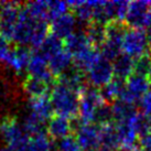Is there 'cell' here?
Wrapping results in <instances>:
<instances>
[{"mask_svg":"<svg viewBox=\"0 0 151 151\" xmlns=\"http://www.w3.org/2000/svg\"><path fill=\"white\" fill-rule=\"evenodd\" d=\"M101 91L93 86H86L80 94V109H78V119L84 124L94 122V117L97 108L103 105Z\"/></svg>","mask_w":151,"mask_h":151,"instance_id":"4","label":"cell"},{"mask_svg":"<svg viewBox=\"0 0 151 151\" xmlns=\"http://www.w3.org/2000/svg\"><path fill=\"white\" fill-rule=\"evenodd\" d=\"M85 33L94 47H101L106 40V25L92 22L85 28Z\"/></svg>","mask_w":151,"mask_h":151,"instance_id":"28","label":"cell"},{"mask_svg":"<svg viewBox=\"0 0 151 151\" xmlns=\"http://www.w3.org/2000/svg\"><path fill=\"white\" fill-rule=\"evenodd\" d=\"M150 127H151V117H150Z\"/></svg>","mask_w":151,"mask_h":151,"instance_id":"44","label":"cell"},{"mask_svg":"<svg viewBox=\"0 0 151 151\" xmlns=\"http://www.w3.org/2000/svg\"><path fill=\"white\" fill-rule=\"evenodd\" d=\"M150 65H151L150 53H148V54L142 55V56H140L138 59H136V61H134V74L147 76L148 77Z\"/></svg>","mask_w":151,"mask_h":151,"instance_id":"33","label":"cell"},{"mask_svg":"<svg viewBox=\"0 0 151 151\" xmlns=\"http://www.w3.org/2000/svg\"><path fill=\"white\" fill-rule=\"evenodd\" d=\"M23 89L30 98L46 96L51 89V85L34 77H28L23 82Z\"/></svg>","mask_w":151,"mask_h":151,"instance_id":"26","label":"cell"},{"mask_svg":"<svg viewBox=\"0 0 151 151\" xmlns=\"http://www.w3.org/2000/svg\"><path fill=\"white\" fill-rule=\"evenodd\" d=\"M28 109H29L28 111L35 115L44 122H49L54 114L49 95L37 97V98H30L28 101Z\"/></svg>","mask_w":151,"mask_h":151,"instance_id":"15","label":"cell"},{"mask_svg":"<svg viewBox=\"0 0 151 151\" xmlns=\"http://www.w3.org/2000/svg\"><path fill=\"white\" fill-rule=\"evenodd\" d=\"M75 139L83 151H95L101 146L99 127L95 124H84L77 119L73 124Z\"/></svg>","mask_w":151,"mask_h":151,"instance_id":"5","label":"cell"},{"mask_svg":"<svg viewBox=\"0 0 151 151\" xmlns=\"http://www.w3.org/2000/svg\"><path fill=\"white\" fill-rule=\"evenodd\" d=\"M21 124L13 117H6L0 122V138L6 145H13L25 136Z\"/></svg>","mask_w":151,"mask_h":151,"instance_id":"13","label":"cell"},{"mask_svg":"<svg viewBox=\"0 0 151 151\" xmlns=\"http://www.w3.org/2000/svg\"><path fill=\"white\" fill-rule=\"evenodd\" d=\"M114 120L119 122H129L137 115V108L134 104H130L122 99H117L111 104Z\"/></svg>","mask_w":151,"mask_h":151,"instance_id":"20","label":"cell"},{"mask_svg":"<svg viewBox=\"0 0 151 151\" xmlns=\"http://www.w3.org/2000/svg\"><path fill=\"white\" fill-rule=\"evenodd\" d=\"M73 131V122L68 118L55 115L47 122L46 132L54 141H60L62 139L70 137Z\"/></svg>","mask_w":151,"mask_h":151,"instance_id":"12","label":"cell"},{"mask_svg":"<svg viewBox=\"0 0 151 151\" xmlns=\"http://www.w3.org/2000/svg\"><path fill=\"white\" fill-rule=\"evenodd\" d=\"M49 66L54 76H61L73 66V56L65 49L55 54L49 61Z\"/></svg>","mask_w":151,"mask_h":151,"instance_id":"25","label":"cell"},{"mask_svg":"<svg viewBox=\"0 0 151 151\" xmlns=\"http://www.w3.org/2000/svg\"><path fill=\"white\" fill-rule=\"evenodd\" d=\"M138 106L140 114L149 118L151 117V92H148L140 98V101H138Z\"/></svg>","mask_w":151,"mask_h":151,"instance_id":"35","label":"cell"},{"mask_svg":"<svg viewBox=\"0 0 151 151\" xmlns=\"http://www.w3.org/2000/svg\"><path fill=\"white\" fill-rule=\"evenodd\" d=\"M130 126L132 127L134 132L137 134L139 138H141L143 136H146L151 131L150 127V118L145 116L142 114L138 113L129 122Z\"/></svg>","mask_w":151,"mask_h":151,"instance_id":"30","label":"cell"},{"mask_svg":"<svg viewBox=\"0 0 151 151\" xmlns=\"http://www.w3.org/2000/svg\"><path fill=\"white\" fill-rule=\"evenodd\" d=\"M31 141L34 151H56V143L51 139L46 130L31 137Z\"/></svg>","mask_w":151,"mask_h":151,"instance_id":"29","label":"cell"},{"mask_svg":"<svg viewBox=\"0 0 151 151\" xmlns=\"http://www.w3.org/2000/svg\"><path fill=\"white\" fill-rule=\"evenodd\" d=\"M86 76H85L84 72L80 71L78 68H76L74 65L68 68L65 73H63L62 75L59 77L60 83L64 84L68 88H71L72 91L76 92L80 95L82 91L86 87Z\"/></svg>","mask_w":151,"mask_h":151,"instance_id":"16","label":"cell"},{"mask_svg":"<svg viewBox=\"0 0 151 151\" xmlns=\"http://www.w3.org/2000/svg\"><path fill=\"white\" fill-rule=\"evenodd\" d=\"M49 4V18L50 22L55 20L56 18L63 16L68 12L70 10V4L66 1H47Z\"/></svg>","mask_w":151,"mask_h":151,"instance_id":"32","label":"cell"},{"mask_svg":"<svg viewBox=\"0 0 151 151\" xmlns=\"http://www.w3.org/2000/svg\"><path fill=\"white\" fill-rule=\"evenodd\" d=\"M50 99L53 110L58 116L73 119L78 116L80 95L64 84L55 82L51 86Z\"/></svg>","mask_w":151,"mask_h":151,"instance_id":"2","label":"cell"},{"mask_svg":"<svg viewBox=\"0 0 151 151\" xmlns=\"http://www.w3.org/2000/svg\"><path fill=\"white\" fill-rule=\"evenodd\" d=\"M148 78L151 80V65H150V70H149V73H148Z\"/></svg>","mask_w":151,"mask_h":151,"instance_id":"42","label":"cell"},{"mask_svg":"<svg viewBox=\"0 0 151 151\" xmlns=\"http://www.w3.org/2000/svg\"><path fill=\"white\" fill-rule=\"evenodd\" d=\"M8 146L13 147L16 151H34L31 138L28 134L23 136L21 139H19L17 142H14L13 145H8Z\"/></svg>","mask_w":151,"mask_h":151,"instance_id":"36","label":"cell"},{"mask_svg":"<svg viewBox=\"0 0 151 151\" xmlns=\"http://www.w3.org/2000/svg\"><path fill=\"white\" fill-rule=\"evenodd\" d=\"M31 56L32 54L30 53L29 47L17 46L12 49L6 64L17 74H22L25 70H28Z\"/></svg>","mask_w":151,"mask_h":151,"instance_id":"14","label":"cell"},{"mask_svg":"<svg viewBox=\"0 0 151 151\" xmlns=\"http://www.w3.org/2000/svg\"><path fill=\"white\" fill-rule=\"evenodd\" d=\"M77 24L78 22L74 13L67 12L51 22V33L60 39H66L75 31H77L76 30Z\"/></svg>","mask_w":151,"mask_h":151,"instance_id":"11","label":"cell"},{"mask_svg":"<svg viewBox=\"0 0 151 151\" xmlns=\"http://www.w3.org/2000/svg\"><path fill=\"white\" fill-rule=\"evenodd\" d=\"M12 49L10 47L9 40L0 35V63H6Z\"/></svg>","mask_w":151,"mask_h":151,"instance_id":"37","label":"cell"},{"mask_svg":"<svg viewBox=\"0 0 151 151\" xmlns=\"http://www.w3.org/2000/svg\"><path fill=\"white\" fill-rule=\"evenodd\" d=\"M116 130H117L118 141L119 146L122 147V149H134L136 143L138 140V136L130 126L129 122H116Z\"/></svg>","mask_w":151,"mask_h":151,"instance_id":"24","label":"cell"},{"mask_svg":"<svg viewBox=\"0 0 151 151\" xmlns=\"http://www.w3.org/2000/svg\"><path fill=\"white\" fill-rule=\"evenodd\" d=\"M114 76L122 81H127L134 74V60L127 54L119 55L113 62Z\"/></svg>","mask_w":151,"mask_h":151,"instance_id":"21","label":"cell"},{"mask_svg":"<svg viewBox=\"0 0 151 151\" xmlns=\"http://www.w3.org/2000/svg\"><path fill=\"white\" fill-rule=\"evenodd\" d=\"M95 151H113V150H110V149H107V148H105V147H99L97 150H95Z\"/></svg>","mask_w":151,"mask_h":151,"instance_id":"41","label":"cell"},{"mask_svg":"<svg viewBox=\"0 0 151 151\" xmlns=\"http://www.w3.org/2000/svg\"><path fill=\"white\" fill-rule=\"evenodd\" d=\"M49 34V22L39 20L31 16L25 8H21L11 41H13L18 46H31L37 50Z\"/></svg>","mask_w":151,"mask_h":151,"instance_id":"1","label":"cell"},{"mask_svg":"<svg viewBox=\"0 0 151 151\" xmlns=\"http://www.w3.org/2000/svg\"><path fill=\"white\" fill-rule=\"evenodd\" d=\"M21 4L14 1L0 2V35L7 40H12L14 28L21 11Z\"/></svg>","mask_w":151,"mask_h":151,"instance_id":"6","label":"cell"},{"mask_svg":"<svg viewBox=\"0 0 151 151\" xmlns=\"http://www.w3.org/2000/svg\"><path fill=\"white\" fill-rule=\"evenodd\" d=\"M99 134H101V147H105L113 151L117 147H119L116 125L114 122H110L108 125L99 127Z\"/></svg>","mask_w":151,"mask_h":151,"instance_id":"27","label":"cell"},{"mask_svg":"<svg viewBox=\"0 0 151 151\" xmlns=\"http://www.w3.org/2000/svg\"><path fill=\"white\" fill-rule=\"evenodd\" d=\"M118 151H132V149H122V150H118Z\"/></svg>","mask_w":151,"mask_h":151,"instance_id":"43","label":"cell"},{"mask_svg":"<svg viewBox=\"0 0 151 151\" xmlns=\"http://www.w3.org/2000/svg\"><path fill=\"white\" fill-rule=\"evenodd\" d=\"M150 9V1H132L129 2L126 16V24L129 29H142L146 27L147 16Z\"/></svg>","mask_w":151,"mask_h":151,"instance_id":"9","label":"cell"},{"mask_svg":"<svg viewBox=\"0 0 151 151\" xmlns=\"http://www.w3.org/2000/svg\"><path fill=\"white\" fill-rule=\"evenodd\" d=\"M146 27H148V29H151V1H150V9L147 16V22H146Z\"/></svg>","mask_w":151,"mask_h":151,"instance_id":"39","label":"cell"},{"mask_svg":"<svg viewBox=\"0 0 151 151\" xmlns=\"http://www.w3.org/2000/svg\"><path fill=\"white\" fill-rule=\"evenodd\" d=\"M64 49L65 47H64V43L62 41V39L50 33L43 41L42 44L39 46V49H37L34 52H37L38 54H40L49 62L55 54H58L59 52H61Z\"/></svg>","mask_w":151,"mask_h":151,"instance_id":"22","label":"cell"},{"mask_svg":"<svg viewBox=\"0 0 151 151\" xmlns=\"http://www.w3.org/2000/svg\"><path fill=\"white\" fill-rule=\"evenodd\" d=\"M122 51L132 59L150 53V42L147 32L142 29H128L122 40Z\"/></svg>","mask_w":151,"mask_h":151,"instance_id":"3","label":"cell"},{"mask_svg":"<svg viewBox=\"0 0 151 151\" xmlns=\"http://www.w3.org/2000/svg\"><path fill=\"white\" fill-rule=\"evenodd\" d=\"M150 89H151V85H150Z\"/></svg>","mask_w":151,"mask_h":151,"instance_id":"45","label":"cell"},{"mask_svg":"<svg viewBox=\"0 0 151 151\" xmlns=\"http://www.w3.org/2000/svg\"><path fill=\"white\" fill-rule=\"evenodd\" d=\"M139 145L141 151H151V131L139 139Z\"/></svg>","mask_w":151,"mask_h":151,"instance_id":"38","label":"cell"},{"mask_svg":"<svg viewBox=\"0 0 151 151\" xmlns=\"http://www.w3.org/2000/svg\"><path fill=\"white\" fill-rule=\"evenodd\" d=\"M92 44L88 40L87 35L84 30H77L73 34H71L68 38L65 39L64 47L70 54L74 58L80 53L86 51L87 49L92 47Z\"/></svg>","mask_w":151,"mask_h":151,"instance_id":"17","label":"cell"},{"mask_svg":"<svg viewBox=\"0 0 151 151\" xmlns=\"http://www.w3.org/2000/svg\"><path fill=\"white\" fill-rule=\"evenodd\" d=\"M101 59V51L97 47H89L86 51L73 58V65L82 72L87 73L95 64Z\"/></svg>","mask_w":151,"mask_h":151,"instance_id":"18","label":"cell"},{"mask_svg":"<svg viewBox=\"0 0 151 151\" xmlns=\"http://www.w3.org/2000/svg\"><path fill=\"white\" fill-rule=\"evenodd\" d=\"M113 120L114 118L111 105L104 103L103 105H101L97 108L96 113H95V117H94V122H95V125H99V127H101L113 122Z\"/></svg>","mask_w":151,"mask_h":151,"instance_id":"31","label":"cell"},{"mask_svg":"<svg viewBox=\"0 0 151 151\" xmlns=\"http://www.w3.org/2000/svg\"><path fill=\"white\" fill-rule=\"evenodd\" d=\"M0 151H16L14 148L11 147V146H8V145H4L2 147L0 148Z\"/></svg>","mask_w":151,"mask_h":151,"instance_id":"40","label":"cell"},{"mask_svg":"<svg viewBox=\"0 0 151 151\" xmlns=\"http://www.w3.org/2000/svg\"><path fill=\"white\" fill-rule=\"evenodd\" d=\"M129 2L127 1H104V11L108 22H122L126 20Z\"/></svg>","mask_w":151,"mask_h":151,"instance_id":"19","label":"cell"},{"mask_svg":"<svg viewBox=\"0 0 151 151\" xmlns=\"http://www.w3.org/2000/svg\"><path fill=\"white\" fill-rule=\"evenodd\" d=\"M56 151H83L75 137L70 136L56 142Z\"/></svg>","mask_w":151,"mask_h":151,"instance_id":"34","label":"cell"},{"mask_svg":"<svg viewBox=\"0 0 151 151\" xmlns=\"http://www.w3.org/2000/svg\"><path fill=\"white\" fill-rule=\"evenodd\" d=\"M87 82L91 86L101 88L107 85L114 78L113 63L101 58L86 74Z\"/></svg>","mask_w":151,"mask_h":151,"instance_id":"8","label":"cell"},{"mask_svg":"<svg viewBox=\"0 0 151 151\" xmlns=\"http://www.w3.org/2000/svg\"><path fill=\"white\" fill-rule=\"evenodd\" d=\"M125 88H126V82L125 81L114 77L108 84L105 85L104 87H101L99 91H101L103 101L107 104L108 103L113 104L115 101L120 99V97L122 96V94L125 92Z\"/></svg>","mask_w":151,"mask_h":151,"instance_id":"23","label":"cell"},{"mask_svg":"<svg viewBox=\"0 0 151 151\" xmlns=\"http://www.w3.org/2000/svg\"><path fill=\"white\" fill-rule=\"evenodd\" d=\"M150 85V80L147 76L132 74L126 81V88H125V92L120 97V99L128 101L130 104L138 103L140 98L148 93Z\"/></svg>","mask_w":151,"mask_h":151,"instance_id":"7","label":"cell"},{"mask_svg":"<svg viewBox=\"0 0 151 151\" xmlns=\"http://www.w3.org/2000/svg\"><path fill=\"white\" fill-rule=\"evenodd\" d=\"M27 72L30 77H34L40 81H43L46 84L52 86V81H53L54 75L52 74L50 70L49 62L40 54H38L37 52H34L31 56Z\"/></svg>","mask_w":151,"mask_h":151,"instance_id":"10","label":"cell"}]
</instances>
